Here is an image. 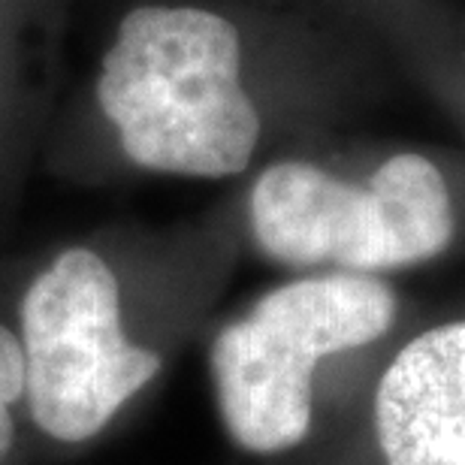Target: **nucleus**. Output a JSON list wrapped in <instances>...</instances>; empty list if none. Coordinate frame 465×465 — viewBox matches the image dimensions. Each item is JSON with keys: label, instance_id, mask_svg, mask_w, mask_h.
<instances>
[{"label": "nucleus", "instance_id": "obj_1", "mask_svg": "<svg viewBox=\"0 0 465 465\" xmlns=\"http://www.w3.org/2000/svg\"><path fill=\"white\" fill-rule=\"evenodd\" d=\"M97 100L130 161L157 173L224 179L260 143L239 34L206 9H134L104 58Z\"/></svg>", "mask_w": 465, "mask_h": 465}, {"label": "nucleus", "instance_id": "obj_2", "mask_svg": "<svg viewBox=\"0 0 465 465\" xmlns=\"http://www.w3.org/2000/svg\"><path fill=\"white\" fill-rule=\"evenodd\" d=\"M402 321L390 278L314 272L266 291L209 348L218 411L239 450L275 457L312 435L318 369L375 348Z\"/></svg>", "mask_w": 465, "mask_h": 465}, {"label": "nucleus", "instance_id": "obj_3", "mask_svg": "<svg viewBox=\"0 0 465 465\" xmlns=\"http://www.w3.org/2000/svg\"><path fill=\"white\" fill-rule=\"evenodd\" d=\"M251 232L269 260L390 278L441 257L457 239V203L420 152L387 157L366 182L305 161L266 166L251 188Z\"/></svg>", "mask_w": 465, "mask_h": 465}, {"label": "nucleus", "instance_id": "obj_4", "mask_svg": "<svg viewBox=\"0 0 465 465\" xmlns=\"http://www.w3.org/2000/svg\"><path fill=\"white\" fill-rule=\"evenodd\" d=\"M25 393L43 432L85 441L161 369L121 330L118 284L88 248H70L22 300Z\"/></svg>", "mask_w": 465, "mask_h": 465}, {"label": "nucleus", "instance_id": "obj_5", "mask_svg": "<svg viewBox=\"0 0 465 465\" xmlns=\"http://www.w3.org/2000/svg\"><path fill=\"white\" fill-rule=\"evenodd\" d=\"M371 465H465V312L408 327L371 378Z\"/></svg>", "mask_w": 465, "mask_h": 465}, {"label": "nucleus", "instance_id": "obj_6", "mask_svg": "<svg viewBox=\"0 0 465 465\" xmlns=\"http://www.w3.org/2000/svg\"><path fill=\"white\" fill-rule=\"evenodd\" d=\"M25 393V353L6 327H0V460L6 457L13 444V417L9 405Z\"/></svg>", "mask_w": 465, "mask_h": 465}]
</instances>
